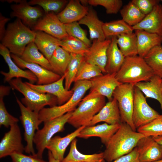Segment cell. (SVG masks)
<instances>
[{"label":"cell","mask_w":162,"mask_h":162,"mask_svg":"<svg viewBox=\"0 0 162 162\" xmlns=\"http://www.w3.org/2000/svg\"><path fill=\"white\" fill-rule=\"evenodd\" d=\"M117 43L125 57L138 55L136 37L135 32L124 33L118 36Z\"/></svg>","instance_id":"obj_33"},{"label":"cell","mask_w":162,"mask_h":162,"mask_svg":"<svg viewBox=\"0 0 162 162\" xmlns=\"http://www.w3.org/2000/svg\"><path fill=\"white\" fill-rule=\"evenodd\" d=\"M161 1H162V0H161Z\"/></svg>","instance_id":"obj_55"},{"label":"cell","mask_w":162,"mask_h":162,"mask_svg":"<svg viewBox=\"0 0 162 162\" xmlns=\"http://www.w3.org/2000/svg\"><path fill=\"white\" fill-rule=\"evenodd\" d=\"M16 99L20 111V118L24 128V140L27 143L25 151L30 154L35 155L36 153L33 145L35 131L39 130V126L42 122L39 118V113L25 106L17 97Z\"/></svg>","instance_id":"obj_9"},{"label":"cell","mask_w":162,"mask_h":162,"mask_svg":"<svg viewBox=\"0 0 162 162\" xmlns=\"http://www.w3.org/2000/svg\"><path fill=\"white\" fill-rule=\"evenodd\" d=\"M10 87L8 86H1L0 87V96L4 97L5 96L8 95L10 93Z\"/></svg>","instance_id":"obj_49"},{"label":"cell","mask_w":162,"mask_h":162,"mask_svg":"<svg viewBox=\"0 0 162 162\" xmlns=\"http://www.w3.org/2000/svg\"><path fill=\"white\" fill-rule=\"evenodd\" d=\"M10 20V19L3 16L1 13L0 15V39L1 40L6 31L5 26V24Z\"/></svg>","instance_id":"obj_48"},{"label":"cell","mask_w":162,"mask_h":162,"mask_svg":"<svg viewBox=\"0 0 162 162\" xmlns=\"http://www.w3.org/2000/svg\"><path fill=\"white\" fill-rule=\"evenodd\" d=\"M136 131L145 136L162 135V114L147 124L138 128Z\"/></svg>","instance_id":"obj_40"},{"label":"cell","mask_w":162,"mask_h":162,"mask_svg":"<svg viewBox=\"0 0 162 162\" xmlns=\"http://www.w3.org/2000/svg\"><path fill=\"white\" fill-rule=\"evenodd\" d=\"M89 8L78 0L69 1L66 6L57 15L63 24L79 21L88 13Z\"/></svg>","instance_id":"obj_24"},{"label":"cell","mask_w":162,"mask_h":162,"mask_svg":"<svg viewBox=\"0 0 162 162\" xmlns=\"http://www.w3.org/2000/svg\"><path fill=\"white\" fill-rule=\"evenodd\" d=\"M145 15L150 13L154 7L159 4L158 0H132L131 1Z\"/></svg>","instance_id":"obj_45"},{"label":"cell","mask_w":162,"mask_h":162,"mask_svg":"<svg viewBox=\"0 0 162 162\" xmlns=\"http://www.w3.org/2000/svg\"><path fill=\"white\" fill-rule=\"evenodd\" d=\"M160 115L149 105L143 93L134 86L132 119L136 130L147 124Z\"/></svg>","instance_id":"obj_10"},{"label":"cell","mask_w":162,"mask_h":162,"mask_svg":"<svg viewBox=\"0 0 162 162\" xmlns=\"http://www.w3.org/2000/svg\"><path fill=\"white\" fill-rule=\"evenodd\" d=\"M20 57L26 62L38 64L47 70L52 71L49 60L39 51L34 42L30 43L26 46Z\"/></svg>","instance_id":"obj_31"},{"label":"cell","mask_w":162,"mask_h":162,"mask_svg":"<svg viewBox=\"0 0 162 162\" xmlns=\"http://www.w3.org/2000/svg\"><path fill=\"white\" fill-rule=\"evenodd\" d=\"M120 12L122 20L132 27L140 22L146 16L132 1L124 6Z\"/></svg>","instance_id":"obj_34"},{"label":"cell","mask_w":162,"mask_h":162,"mask_svg":"<svg viewBox=\"0 0 162 162\" xmlns=\"http://www.w3.org/2000/svg\"><path fill=\"white\" fill-rule=\"evenodd\" d=\"M161 83H162V78H161Z\"/></svg>","instance_id":"obj_54"},{"label":"cell","mask_w":162,"mask_h":162,"mask_svg":"<svg viewBox=\"0 0 162 162\" xmlns=\"http://www.w3.org/2000/svg\"><path fill=\"white\" fill-rule=\"evenodd\" d=\"M161 78L154 75L147 81L140 82L135 86L145 95L146 98H151L157 100L162 110V84Z\"/></svg>","instance_id":"obj_29"},{"label":"cell","mask_w":162,"mask_h":162,"mask_svg":"<svg viewBox=\"0 0 162 162\" xmlns=\"http://www.w3.org/2000/svg\"><path fill=\"white\" fill-rule=\"evenodd\" d=\"M106 103L105 97L102 96L81 100L67 123L77 128L82 126H88L94 116Z\"/></svg>","instance_id":"obj_6"},{"label":"cell","mask_w":162,"mask_h":162,"mask_svg":"<svg viewBox=\"0 0 162 162\" xmlns=\"http://www.w3.org/2000/svg\"><path fill=\"white\" fill-rule=\"evenodd\" d=\"M103 74L98 66L89 63L84 60L80 67L74 82L80 80H89Z\"/></svg>","instance_id":"obj_39"},{"label":"cell","mask_w":162,"mask_h":162,"mask_svg":"<svg viewBox=\"0 0 162 162\" xmlns=\"http://www.w3.org/2000/svg\"><path fill=\"white\" fill-rule=\"evenodd\" d=\"M65 77L64 74L57 81L44 85H35L28 82H25L32 89L38 92L49 94L56 96L58 100V105L59 106L67 102L73 94L72 90H66L64 86Z\"/></svg>","instance_id":"obj_17"},{"label":"cell","mask_w":162,"mask_h":162,"mask_svg":"<svg viewBox=\"0 0 162 162\" xmlns=\"http://www.w3.org/2000/svg\"><path fill=\"white\" fill-rule=\"evenodd\" d=\"M138 55L144 58L154 47L161 45L162 37L144 30H136Z\"/></svg>","instance_id":"obj_26"},{"label":"cell","mask_w":162,"mask_h":162,"mask_svg":"<svg viewBox=\"0 0 162 162\" xmlns=\"http://www.w3.org/2000/svg\"><path fill=\"white\" fill-rule=\"evenodd\" d=\"M68 2L67 1L65 0H31L28 3L30 5L40 6L47 14L59 12Z\"/></svg>","instance_id":"obj_41"},{"label":"cell","mask_w":162,"mask_h":162,"mask_svg":"<svg viewBox=\"0 0 162 162\" xmlns=\"http://www.w3.org/2000/svg\"><path fill=\"white\" fill-rule=\"evenodd\" d=\"M10 87L22 93L24 98L21 99V102L26 107L31 110L39 113L44 107L48 105L50 107L58 105L57 98L49 94L38 92L31 88L21 78L13 79L8 82Z\"/></svg>","instance_id":"obj_4"},{"label":"cell","mask_w":162,"mask_h":162,"mask_svg":"<svg viewBox=\"0 0 162 162\" xmlns=\"http://www.w3.org/2000/svg\"><path fill=\"white\" fill-rule=\"evenodd\" d=\"M73 112H68L44 122L43 127L36 131L33 141L37 151L36 154L38 158L42 159L43 152L53 135L58 132L64 131L65 124L68 122Z\"/></svg>","instance_id":"obj_7"},{"label":"cell","mask_w":162,"mask_h":162,"mask_svg":"<svg viewBox=\"0 0 162 162\" xmlns=\"http://www.w3.org/2000/svg\"><path fill=\"white\" fill-rule=\"evenodd\" d=\"M152 162H162V159L159 160H158Z\"/></svg>","instance_id":"obj_52"},{"label":"cell","mask_w":162,"mask_h":162,"mask_svg":"<svg viewBox=\"0 0 162 162\" xmlns=\"http://www.w3.org/2000/svg\"><path fill=\"white\" fill-rule=\"evenodd\" d=\"M80 25L77 22L64 24L66 31L69 36L81 40L89 47L92 44L91 40L87 38L85 31Z\"/></svg>","instance_id":"obj_42"},{"label":"cell","mask_w":162,"mask_h":162,"mask_svg":"<svg viewBox=\"0 0 162 162\" xmlns=\"http://www.w3.org/2000/svg\"><path fill=\"white\" fill-rule=\"evenodd\" d=\"M85 127L81 126L63 137L58 136L53 137L48 142L46 148L51 152L56 160L61 162L64 158V154L67 147L74 139L78 137L80 131Z\"/></svg>","instance_id":"obj_21"},{"label":"cell","mask_w":162,"mask_h":162,"mask_svg":"<svg viewBox=\"0 0 162 162\" xmlns=\"http://www.w3.org/2000/svg\"><path fill=\"white\" fill-rule=\"evenodd\" d=\"M111 41V39L109 38L103 41L94 40L87 51L84 55L85 61L98 66L103 74H106L105 67L107 52Z\"/></svg>","instance_id":"obj_14"},{"label":"cell","mask_w":162,"mask_h":162,"mask_svg":"<svg viewBox=\"0 0 162 162\" xmlns=\"http://www.w3.org/2000/svg\"><path fill=\"white\" fill-rule=\"evenodd\" d=\"M116 73H106L93 78L89 93L82 100H86L99 96L106 98L108 101L113 99L112 94L116 88L122 83L116 77Z\"/></svg>","instance_id":"obj_11"},{"label":"cell","mask_w":162,"mask_h":162,"mask_svg":"<svg viewBox=\"0 0 162 162\" xmlns=\"http://www.w3.org/2000/svg\"><path fill=\"white\" fill-rule=\"evenodd\" d=\"M107 52L105 67L106 73H116L124 60L125 57L120 50L117 43V37H112Z\"/></svg>","instance_id":"obj_28"},{"label":"cell","mask_w":162,"mask_h":162,"mask_svg":"<svg viewBox=\"0 0 162 162\" xmlns=\"http://www.w3.org/2000/svg\"><path fill=\"white\" fill-rule=\"evenodd\" d=\"M6 2L16 3L10 6L12 10L10 17H16L26 26L33 28L43 15V12L39 8L31 6L26 0H8Z\"/></svg>","instance_id":"obj_12"},{"label":"cell","mask_w":162,"mask_h":162,"mask_svg":"<svg viewBox=\"0 0 162 162\" xmlns=\"http://www.w3.org/2000/svg\"><path fill=\"white\" fill-rule=\"evenodd\" d=\"M109 124H120L121 118L116 100L115 98L108 101L93 118L88 126H93L101 122Z\"/></svg>","instance_id":"obj_23"},{"label":"cell","mask_w":162,"mask_h":162,"mask_svg":"<svg viewBox=\"0 0 162 162\" xmlns=\"http://www.w3.org/2000/svg\"><path fill=\"white\" fill-rule=\"evenodd\" d=\"M48 162H59L56 160L52 156L51 152L49 151L48 153Z\"/></svg>","instance_id":"obj_50"},{"label":"cell","mask_w":162,"mask_h":162,"mask_svg":"<svg viewBox=\"0 0 162 162\" xmlns=\"http://www.w3.org/2000/svg\"><path fill=\"white\" fill-rule=\"evenodd\" d=\"M120 124H104L85 127L80 132L78 137L87 139L92 137H99L101 142L106 146L117 131Z\"/></svg>","instance_id":"obj_22"},{"label":"cell","mask_w":162,"mask_h":162,"mask_svg":"<svg viewBox=\"0 0 162 162\" xmlns=\"http://www.w3.org/2000/svg\"><path fill=\"white\" fill-rule=\"evenodd\" d=\"M132 27L134 30H144L162 37V5H156L140 22Z\"/></svg>","instance_id":"obj_20"},{"label":"cell","mask_w":162,"mask_h":162,"mask_svg":"<svg viewBox=\"0 0 162 162\" xmlns=\"http://www.w3.org/2000/svg\"><path fill=\"white\" fill-rule=\"evenodd\" d=\"M35 31L36 35L34 42L39 50L49 60L56 49L61 46L62 40L42 31Z\"/></svg>","instance_id":"obj_27"},{"label":"cell","mask_w":162,"mask_h":162,"mask_svg":"<svg viewBox=\"0 0 162 162\" xmlns=\"http://www.w3.org/2000/svg\"><path fill=\"white\" fill-rule=\"evenodd\" d=\"M70 59V54L61 46L55 50L49 60L52 71L61 76L65 73Z\"/></svg>","instance_id":"obj_30"},{"label":"cell","mask_w":162,"mask_h":162,"mask_svg":"<svg viewBox=\"0 0 162 162\" xmlns=\"http://www.w3.org/2000/svg\"><path fill=\"white\" fill-rule=\"evenodd\" d=\"M77 142L76 138L72 141L68 154L61 162H98L104 159L103 152L89 155L80 152L77 148Z\"/></svg>","instance_id":"obj_32"},{"label":"cell","mask_w":162,"mask_h":162,"mask_svg":"<svg viewBox=\"0 0 162 162\" xmlns=\"http://www.w3.org/2000/svg\"><path fill=\"white\" fill-rule=\"evenodd\" d=\"M158 143L162 146V135L152 137Z\"/></svg>","instance_id":"obj_51"},{"label":"cell","mask_w":162,"mask_h":162,"mask_svg":"<svg viewBox=\"0 0 162 162\" xmlns=\"http://www.w3.org/2000/svg\"><path fill=\"white\" fill-rule=\"evenodd\" d=\"M155 75L162 78V46L152 48L144 58Z\"/></svg>","instance_id":"obj_37"},{"label":"cell","mask_w":162,"mask_h":162,"mask_svg":"<svg viewBox=\"0 0 162 162\" xmlns=\"http://www.w3.org/2000/svg\"><path fill=\"white\" fill-rule=\"evenodd\" d=\"M111 162H140L136 147L130 152L123 155Z\"/></svg>","instance_id":"obj_47"},{"label":"cell","mask_w":162,"mask_h":162,"mask_svg":"<svg viewBox=\"0 0 162 162\" xmlns=\"http://www.w3.org/2000/svg\"><path fill=\"white\" fill-rule=\"evenodd\" d=\"M35 32L31 30L20 19L17 18L9 23L1 44L9 50L10 53L20 57L26 46L34 42Z\"/></svg>","instance_id":"obj_2"},{"label":"cell","mask_w":162,"mask_h":162,"mask_svg":"<svg viewBox=\"0 0 162 162\" xmlns=\"http://www.w3.org/2000/svg\"><path fill=\"white\" fill-rule=\"evenodd\" d=\"M21 132L17 123L10 127L0 143V158L10 156L15 153H22L25 147L22 142Z\"/></svg>","instance_id":"obj_13"},{"label":"cell","mask_w":162,"mask_h":162,"mask_svg":"<svg viewBox=\"0 0 162 162\" xmlns=\"http://www.w3.org/2000/svg\"><path fill=\"white\" fill-rule=\"evenodd\" d=\"M61 46L70 53L83 55L87 51L89 48L81 40L69 35L62 40Z\"/></svg>","instance_id":"obj_38"},{"label":"cell","mask_w":162,"mask_h":162,"mask_svg":"<svg viewBox=\"0 0 162 162\" xmlns=\"http://www.w3.org/2000/svg\"><path fill=\"white\" fill-rule=\"evenodd\" d=\"M14 62L21 69L27 68L32 72L37 77V85H44L57 81L61 77L60 75L52 71L47 70L35 63L26 62L20 57L10 54Z\"/></svg>","instance_id":"obj_18"},{"label":"cell","mask_w":162,"mask_h":162,"mask_svg":"<svg viewBox=\"0 0 162 162\" xmlns=\"http://www.w3.org/2000/svg\"><path fill=\"white\" fill-rule=\"evenodd\" d=\"M154 74L144 58L138 55L125 57L116 77L122 83L135 85L149 80Z\"/></svg>","instance_id":"obj_3"},{"label":"cell","mask_w":162,"mask_h":162,"mask_svg":"<svg viewBox=\"0 0 162 162\" xmlns=\"http://www.w3.org/2000/svg\"><path fill=\"white\" fill-rule=\"evenodd\" d=\"M87 2L92 6H103L108 14H117L120 11L123 5L121 0H88Z\"/></svg>","instance_id":"obj_43"},{"label":"cell","mask_w":162,"mask_h":162,"mask_svg":"<svg viewBox=\"0 0 162 162\" xmlns=\"http://www.w3.org/2000/svg\"><path fill=\"white\" fill-rule=\"evenodd\" d=\"M103 29L106 38L133 32L134 30L132 26L122 19L104 23Z\"/></svg>","instance_id":"obj_36"},{"label":"cell","mask_w":162,"mask_h":162,"mask_svg":"<svg viewBox=\"0 0 162 162\" xmlns=\"http://www.w3.org/2000/svg\"><path fill=\"white\" fill-rule=\"evenodd\" d=\"M74 82L71 89L73 94L67 102L61 105L44 108L39 112V118L42 122L55 118L75 110L86 93L90 89L91 83L90 80L78 81Z\"/></svg>","instance_id":"obj_5"},{"label":"cell","mask_w":162,"mask_h":162,"mask_svg":"<svg viewBox=\"0 0 162 162\" xmlns=\"http://www.w3.org/2000/svg\"><path fill=\"white\" fill-rule=\"evenodd\" d=\"M144 136L127 123L122 122L118 130L105 146L103 152L104 159L107 162H111L129 153Z\"/></svg>","instance_id":"obj_1"},{"label":"cell","mask_w":162,"mask_h":162,"mask_svg":"<svg viewBox=\"0 0 162 162\" xmlns=\"http://www.w3.org/2000/svg\"><path fill=\"white\" fill-rule=\"evenodd\" d=\"M4 97L0 96V125L6 128L17 123L19 119L8 112L3 100Z\"/></svg>","instance_id":"obj_44"},{"label":"cell","mask_w":162,"mask_h":162,"mask_svg":"<svg viewBox=\"0 0 162 162\" xmlns=\"http://www.w3.org/2000/svg\"><path fill=\"white\" fill-rule=\"evenodd\" d=\"M78 22L88 27L91 41L95 39L103 41L106 39L103 29L104 22L99 20L96 12L92 7L89 8L87 14Z\"/></svg>","instance_id":"obj_25"},{"label":"cell","mask_w":162,"mask_h":162,"mask_svg":"<svg viewBox=\"0 0 162 162\" xmlns=\"http://www.w3.org/2000/svg\"><path fill=\"white\" fill-rule=\"evenodd\" d=\"M105 160L103 159V160H100L98 162H105Z\"/></svg>","instance_id":"obj_53"},{"label":"cell","mask_w":162,"mask_h":162,"mask_svg":"<svg viewBox=\"0 0 162 162\" xmlns=\"http://www.w3.org/2000/svg\"><path fill=\"white\" fill-rule=\"evenodd\" d=\"M0 54L9 68L8 72L2 71L0 72V73L4 76V82H8L14 77L26 79L29 81V82L33 84L37 82V77L32 72L29 70H23L15 63L11 59L9 50L2 44H0Z\"/></svg>","instance_id":"obj_16"},{"label":"cell","mask_w":162,"mask_h":162,"mask_svg":"<svg viewBox=\"0 0 162 162\" xmlns=\"http://www.w3.org/2000/svg\"><path fill=\"white\" fill-rule=\"evenodd\" d=\"M70 59L65 72L64 87L70 90L72 84L74 82L80 67L84 61V55L70 53Z\"/></svg>","instance_id":"obj_35"},{"label":"cell","mask_w":162,"mask_h":162,"mask_svg":"<svg viewBox=\"0 0 162 162\" xmlns=\"http://www.w3.org/2000/svg\"><path fill=\"white\" fill-rule=\"evenodd\" d=\"M134 86L133 84L122 83L114 90L112 97L117 101L122 122L127 123L134 130L136 131L132 119Z\"/></svg>","instance_id":"obj_8"},{"label":"cell","mask_w":162,"mask_h":162,"mask_svg":"<svg viewBox=\"0 0 162 162\" xmlns=\"http://www.w3.org/2000/svg\"><path fill=\"white\" fill-rule=\"evenodd\" d=\"M33 28L34 31H42L60 40L64 39L69 36L64 24L53 12L46 14Z\"/></svg>","instance_id":"obj_15"},{"label":"cell","mask_w":162,"mask_h":162,"mask_svg":"<svg viewBox=\"0 0 162 162\" xmlns=\"http://www.w3.org/2000/svg\"><path fill=\"white\" fill-rule=\"evenodd\" d=\"M10 156L12 162H48L38 158L36 154L27 155L22 153H15Z\"/></svg>","instance_id":"obj_46"},{"label":"cell","mask_w":162,"mask_h":162,"mask_svg":"<svg viewBox=\"0 0 162 162\" xmlns=\"http://www.w3.org/2000/svg\"><path fill=\"white\" fill-rule=\"evenodd\" d=\"M140 162H152L162 159V146L151 136H144L136 146Z\"/></svg>","instance_id":"obj_19"}]
</instances>
